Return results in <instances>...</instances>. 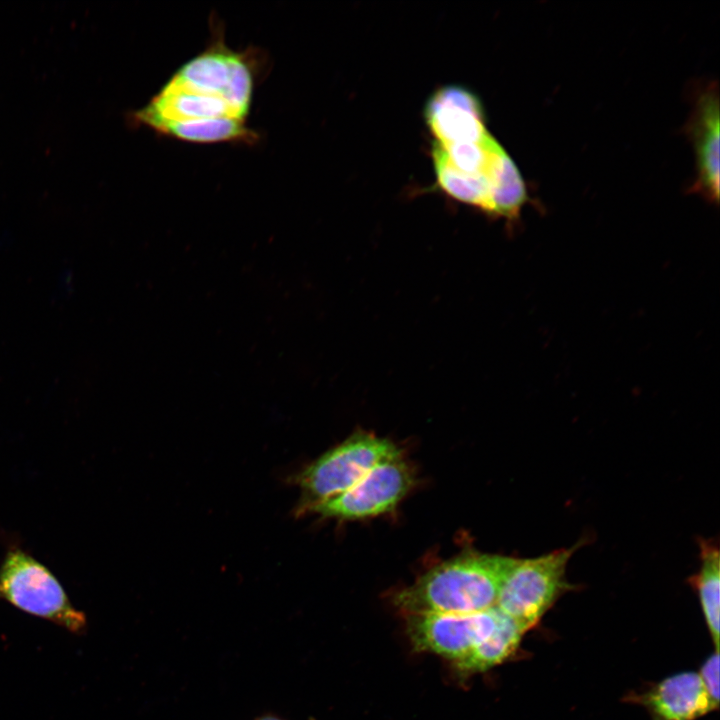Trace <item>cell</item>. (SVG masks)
I'll return each mask as SVG.
<instances>
[{
	"mask_svg": "<svg viewBox=\"0 0 720 720\" xmlns=\"http://www.w3.org/2000/svg\"><path fill=\"white\" fill-rule=\"evenodd\" d=\"M398 455L391 441L367 432L354 433L293 478L303 496L299 509L346 491L374 467Z\"/></svg>",
	"mask_w": 720,
	"mask_h": 720,
	"instance_id": "5",
	"label": "cell"
},
{
	"mask_svg": "<svg viewBox=\"0 0 720 720\" xmlns=\"http://www.w3.org/2000/svg\"><path fill=\"white\" fill-rule=\"evenodd\" d=\"M519 559L467 553L428 570L399 591L394 604L406 615L470 613L496 605L502 584Z\"/></svg>",
	"mask_w": 720,
	"mask_h": 720,
	"instance_id": "2",
	"label": "cell"
},
{
	"mask_svg": "<svg viewBox=\"0 0 720 720\" xmlns=\"http://www.w3.org/2000/svg\"><path fill=\"white\" fill-rule=\"evenodd\" d=\"M501 615L496 606L470 613L407 615V632L416 650L456 662L494 631Z\"/></svg>",
	"mask_w": 720,
	"mask_h": 720,
	"instance_id": "8",
	"label": "cell"
},
{
	"mask_svg": "<svg viewBox=\"0 0 720 720\" xmlns=\"http://www.w3.org/2000/svg\"><path fill=\"white\" fill-rule=\"evenodd\" d=\"M0 600L73 634L87 630L86 615L71 603L56 576L16 544L9 545L0 565Z\"/></svg>",
	"mask_w": 720,
	"mask_h": 720,
	"instance_id": "4",
	"label": "cell"
},
{
	"mask_svg": "<svg viewBox=\"0 0 720 720\" xmlns=\"http://www.w3.org/2000/svg\"><path fill=\"white\" fill-rule=\"evenodd\" d=\"M260 720H280V719L269 716V717H264V718H262V719H260Z\"/></svg>",
	"mask_w": 720,
	"mask_h": 720,
	"instance_id": "15",
	"label": "cell"
},
{
	"mask_svg": "<svg viewBox=\"0 0 720 720\" xmlns=\"http://www.w3.org/2000/svg\"><path fill=\"white\" fill-rule=\"evenodd\" d=\"M699 677L712 702L719 705V651H715L702 665Z\"/></svg>",
	"mask_w": 720,
	"mask_h": 720,
	"instance_id": "14",
	"label": "cell"
},
{
	"mask_svg": "<svg viewBox=\"0 0 720 720\" xmlns=\"http://www.w3.org/2000/svg\"><path fill=\"white\" fill-rule=\"evenodd\" d=\"M436 185L449 198L513 225L527 202L518 167L486 126L479 98L454 90L424 111Z\"/></svg>",
	"mask_w": 720,
	"mask_h": 720,
	"instance_id": "1",
	"label": "cell"
},
{
	"mask_svg": "<svg viewBox=\"0 0 720 720\" xmlns=\"http://www.w3.org/2000/svg\"><path fill=\"white\" fill-rule=\"evenodd\" d=\"M525 632L515 620L502 612L494 631L466 656L454 662L457 670L471 674L501 664L517 650Z\"/></svg>",
	"mask_w": 720,
	"mask_h": 720,
	"instance_id": "12",
	"label": "cell"
},
{
	"mask_svg": "<svg viewBox=\"0 0 720 720\" xmlns=\"http://www.w3.org/2000/svg\"><path fill=\"white\" fill-rule=\"evenodd\" d=\"M210 32L205 49L183 63L167 82L225 101L247 120L257 82L267 64L266 56L254 47L243 51L228 47L223 24L215 16L210 18Z\"/></svg>",
	"mask_w": 720,
	"mask_h": 720,
	"instance_id": "3",
	"label": "cell"
},
{
	"mask_svg": "<svg viewBox=\"0 0 720 720\" xmlns=\"http://www.w3.org/2000/svg\"><path fill=\"white\" fill-rule=\"evenodd\" d=\"M151 129L161 135L193 144H254L259 139V134L247 126V121L235 118L161 122Z\"/></svg>",
	"mask_w": 720,
	"mask_h": 720,
	"instance_id": "11",
	"label": "cell"
},
{
	"mask_svg": "<svg viewBox=\"0 0 720 720\" xmlns=\"http://www.w3.org/2000/svg\"><path fill=\"white\" fill-rule=\"evenodd\" d=\"M412 482V472L398 455L374 467L346 491L298 512L340 520L378 516L392 511L409 491Z\"/></svg>",
	"mask_w": 720,
	"mask_h": 720,
	"instance_id": "7",
	"label": "cell"
},
{
	"mask_svg": "<svg viewBox=\"0 0 720 720\" xmlns=\"http://www.w3.org/2000/svg\"><path fill=\"white\" fill-rule=\"evenodd\" d=\"M699 547L700 568L689 578V583L697 592L715 651H719L720 552L718 544L711 539H700Z\"/></svg>",
	"mask_w": 720,
	"mask_h": 720,
	"instance_id": "13",
	"label": "cell"
},
{
	"mask_svg": "<svg viewBox=\"0 0 720 720\" xmlns=\"http://www.w3.org/2000/svg\"><path fill=\"white\" fill-rule=\"evenodd\" d=\"M626 700L645 707L652 720H696L718 708L695 672L670 676Z\"/></svg>",
	"mask_w": 720,
	"mask_h": 720,
	"instance_id": "9",
	"label": "cell"
},
{
	"mask_svg": "<svg viewBox=\"0 0 720 720\" xmlns=\"http://www.w3.org/2000/svg\"><path fill=\"white\" fill-rule=\"evenodd\" d=\"M579 544L519 559L504 580L495 606L525 631L535 626L570 588L566 569Z\"/></svg>",
	"mask_w": 720,
	"mask_h": 720,
	"instance_id": "6",
	"label": "cell"
},
{
	"mask_svg": "<svg viewBox=\"0 0 720 720\" xmlns=\"http://www.w3.org/2000/svg\"><path fill=\"white\" fill-rule=\"evenodd\" d=\"M690 131L696 153V192L711 201L719 198V98L716 88L708 89L697 101Z\"/></svg>",
	"mask_w": 720,
	"mask_h": 720,
	"instance_id": "10",
	"label": "cell"
}]
</instances>
